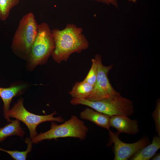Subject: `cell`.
I'll return each mask as SVG.
<instances>
[{"label": "cell", "mask_w": 160, "mask_h": 160, "mask_svg": "<svg viewBox=\"0 0 160 160\" xmlns=\"http://www.w3.org/2000/svg\"><path fill=\"white\" fill-rule=\"evenodd\" d=\"M55 47L51 55L58 63L67 61L73 53H80L89 47L88 42L82 33V29L73 24L67 25L63 30H51Z\"/></svg>", "instance_id": "6da1fadb"}, {"label": "cell", "mask_w": 160, "mask_h": 160, "mask_svg": "<svg viewBox=\"0 0 160 160\" xmlns=\"http://www.w3.org/2000/svg\"><path fill=\"white\" fill-rule=\"evenodd\" d=\"M38 25L32 12L27 13L20 20L11 44L13 52L18 57L28 59L37 35Z\"/></svg>", "instance_id": "7a4b0ae2"}, {"label": "cell", "mask_w": 160, "mask_h": 160, "mask_svg": "<svg viewBox=\"0 0 160 160\" xmlns=\"http://www.w3.org/2000/svg\"><path fill=\"white\" fill-rule=\"evenodd\" d=\"M89 129L84 123L77 116H72L68 120L60 125L51 121L50 129L31 139L33 143L43 140L59 138L73 137L84 140L86 137Z\"/></svg>", "instance_id": "3957f363"}, {"label": "cell", "mask_w": 160, "mask_h": 160, "mask_svg": "<svg viewBox=\"0 0 160 160\" xmlns=\"http://www.w3.org/2000/svg\"><path fill=\"white\" fill-rule=\"evenodd\" d=\"M70 102L73 105L87 106L110 116L115 115L129 116L134 113L133 101L121 95L96 101H91L86 99L72 98Z\"/></svg>", "instance_id": "277c9868"}, {"label": "cell", "mask_w": 160, "mask_h": 160, "mask_svg": "<svg viewBox=\"0 0 160 160\" xmlns=\"http://www.w3.org/2000/svg\"><path fill=\"white\" fill-rule=\"evenodd\" d=\"M55 47L53 36L49 25H38L37 35L28 59L31 68L46 63Z\"/></svg>", "instance_id": "5b68a950"}, {"label": "cell", "mask_w": 160, "mask_h": 160, "mask_svg": "<svg viewBox=\"0 0 160 160\" xmlns=\"http://www.w3.org/2000/svg\"><path fill=\"white\" fill-rule=\"evenodd\" d=\"M23 100L20 98L12 108L7 112L9 118H14L23 122L29 129L30 138L31 139L38 135L36 129L41 123L47 121L63 122L64 119L61 117H54L56 111L45 115H39L32 113L27 111L23 105Z\"/></svg>", "instance_id": "8992f818"}, {"label": "cell", "mask_w": 160, "mask_h": 160, "mask_svg": "<svg viewBox=\"0 0 160 160\" xmlns=\"http://www.w3.org/2000/svg\"><path fill=\"white\" fill-rule=\"evenodd\" d=\"M95 58L97 67L96 82L91 94L86 99L91 101H96L121 95L113 88L108 77L113 65H103L102 57L99 54H96Z\"/></svg>", "instance_id": "52a82bcc"}, {"label": "cell", "mask_w": 160, "mask_h": 160, "mask_svg": "<svg viewBox=\"0 0 160 160\" xmlns=\"http://www.w3.org/2000/svg\"><path fill=\"white\" fill-rule=\"evenodd\" d=\"M109 131L110 140L114 144V160H127L130 159L150 143L149 139L144 137L134 143H125L120 139V133L117 132H113L110 130Z\"/></svg>", "instance_id": "ba28073f"}, {"label": "cell", "mask_w": 160, "mask_h": 160, "mask_svg": "<svg viewBox=\"0 0 160 160\" xmlns=\"http://www.w3.org/2000/svg\"><path fill=\"white\" fill-rule=\"evenodd\" d=\"M110 127L116 129L119 133L135 135L140 131L139 124L136 120H132L128 116L115 115L111 116Z\"/></svg>", "instance_id": "9c48e42d"}, {"label": "cell", "mask_w": 160, "mask_h": 160, "mask_svg": "<svg viewBox=\"0 0 160 160\" xmlns=\"http://www.w3.org/2000/svg\"><path fill=\"white\" fill-rule=\"evenodd\" d=\"M26 87L25 85L22 84L12 86L8 88L0 87V97L4 104V116L8 122H10L12 121L8 116L7 112L10 109V105L12 98L21 94Z\"/></svg>", "instance_id": "30bf717a"}, {"label": "cell", "mask_w": 160, "mask_h": 160, "mask_svg": "<svg viewBox=\"0 0 160 160\" xmlns=\"http://www.w3.org/2000/svg\"><path fill=\"white\" fill-rule=\"evenodd\" d=\"M80 116L82 119L89 121L98 126L110 130L109 121L111 116L87 108L81 112Z\"/></svg>", "instance_id": "8fae6325"}, {"label": "cell", "mask_w": 160, "mask_h": 160, "mask_svg": "<svg viewBox=\"0 0 160 160\" xmlns=\"http://www.w3.org/2000/svg\"><path fill=\"white\" fill-rule=\"evenodd\" d=\"M160 148V136L155 135L152 143L137 153L130 159L131 160H149Z\"/></svg>", "instance_id": "7c38bea8"}, {"label": "cell", "mask_w": 160, "mask_h": 160, "mask_svg": "<svg viewBox=\"0 0 160 160\" xmlns=\"http://www.w3.org/2000/svg\"><path fill=\"white\" fill-rule=\"evenodd\" d=\"M25 134L20 121L17 119L11 121L10 123L0 128V143L9 136L17 135L23 137Z\"/></svg>", "instance_id": "4fadbf2b"}, {"label": "cell", "mask_w": 160, "mask_h": 160, "mask_svg": "<svg viewBox=\"0 0 160 160\" xmlns=\"http://www.w3.org/2000/svg\"><path fill=\"white\" fill-rule=\"evenodd\" d=\"M94 86L83 81L76 82L69 94L72 98L86 99L91 94Z\"/></svg>", "instance_id": "5bb4252c"}, {"label": "cell", "mask_w": 160, "mask_h": 160, "mask_svg": "<svg viewBox=\"0 0 160 160\" xmlns=\"http://www.w3.org/2000/svg\"><path fill=\"white\" fill-rule=\"evenodd\" d=\"M20 0H0V20L6 21L8 18L11 10L17 5Z\"/></svg>", "instance_id": "9a60e30c"}, {"label": "cell", "mask_w": 160, "mask_h": 160, "mask_svg": "<svg viewBox=\"0 0 160 160\" xmlns=\"http://www.w3.org/2000/svg\"><path fill=\"white\" fill-rule=\"evenodd\" d=\"M25 143L27 144V147L25 151H19L17 150L10 151L3 149V151L9 154L10 156L15 160H25L28 154L32 150L33 143L31 138L27 137L25 140Z\"/></svg>", "instance_id": "2e32d148"}, {"label": "cell", "mask_w": 160, "mask_h": 160, "mask_svg": "<svg viewBox=\"0 0 160 160\" xmlns=\"http://www.w3.org/2000/svg\"><path fill=\"white\" fill-rule=\"evenodd\" d=\"M92 62L91 68L83 81L94 87L96 80L97 67V62L95 58L92 60Z\"/></svg>", "instance_id": "e0dca14e"}, {"label": "cell", "mask_w": 160, "mask_h": 160, "mask_svg": "<svg viewBox=\"0 0 160 160\" xmlns=\"http://www.w3.org/2000/svg\"><path fill=\"white\" fill-rule=\"evenodd\" d=\"M155 124V130L157 135L160 136V100H157L155 109L152 114Z\"/></svg>", "instance_id": "ac0fdd59"}, {"label": "cell", "mask_w": 160, "mask_h": 160, "mask_svg": "<svg viewBox=\"0 0 160 160\" xmlns=\"http://www.w3.org/2000/svg\"><path fill=\"white\" fill-rule=\"evenodd\" d=\"M98 2L107 4L112 5L116 8H118V0H93Z\"/></svg>", "instance_id": "d6986e66"}, {"label": "cell", "mask_w": 160, "mask_h": 160, "mask_svg": "<svg viewBox=\"0 0 160 160\" xmlns=\"http://www.w3.org/2000/svg\"><path fill=\"white\" fill-rule=\"evenodd\" d=\"M152 160H160V153H159L155 154L152 157Z\"/></svg>", "instance_id": "ffe728a7"}, {"label": "cell", "mask_w": 160, "mask_h": 160, "mask_svg": "<svg viewBox=\"0 0 160 160\" xmlns=\"http://www.w3.org/2000/svg\"><path fill=\"white\" fill-rule=\"evenodd\" d=\"M127 1L129 2L135 3L137 2V0H127Z\"/></svg>", "instance_id": "44dd1931"}, {"label": "cell", "mask_w": 160, "mask_h": 160, "mask_svg": "<svg viewBox=\"0 0 160 160\" xmlns=\"http://www.w3.org/2000/svg\"><path fill=\"white\" fill-rule=\"evenodd\" d=\"M3 149H4L0 147V151H3Z\"/></svg>", "instance_id": "7402d4cb"}]
</instances>
